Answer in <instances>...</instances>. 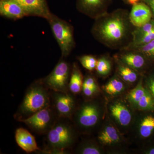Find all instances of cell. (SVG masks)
<instances>
[{"label": "cell", "instance_id": "obj_1", "mask_svg": "<svg viewBox=\"0 0 154 154\" xmlns=\"http://www.w3.org/2000/svg\"><path fill=\"white\" fill-rule=\"evenodd\" d=\"M106 115V103L95 98L86 100L77 107L72 119L78 131L88 134L101 126Z\"/></svg>", "mask_w": 154, "mask_h": 154}, {"label": "cell", "instance_id": "obj_2", "mask_svg": "<svg viewBox=\"0 0 154 154\" xmlns=\"http://www.w3.org/2000/svg\"><path fill=\"white\" fill-rule=\"evenodd\" d=\"M48 90L40 80L31 84L15 115V119L19 121L51 107V98Z\"/></svg>", "mask_w": 154, "mask_h": 154}, {"label": "cell", "instance_id": "obj_3", "mask_svg": "<svg viewBox=\"0 0 154 154\" xmlns=\"http://www.w3.org/2000/svg\"><path fill=\"white\" fill-rule=\"evenodd\" d=\"M106 107L107 117L122 133L125 135L130 132L136 110L128 102L125 96L108 99Z\"/></svg>", "mask_w": 154, "mask_h": 154}, {"label": "cell", "instance_id": "obj_4", "mask_svg": "<svg viewBox=\"0 0 154 154\" xmlns=\"http://www.w3.org/2000/svg\"><path fill=\"white\" fill-rule=\"evenodd\" d=\"M77 139L75 128L63 120H57L47 133L48 149L54 154H66V150L72 147Z\"/></svg>", "mask_w": 154, "mask_h": 154}, {"label": "cell", "instance_id": "obj_5", "mask_svg": "<svg viewBox=\"0 0 154 154\" xmlns=\"http://www.w3.org/2000/svg\"><path fill=\"white\" fill-rule=\"evenodd\" d=\"M96 140L105 149L106 154L129 152L127 141L124 134L106 115L98 131Z\"/></svg>", "mask_w": 154, "mask_h": 154}, {"label": "cell", "instance_id": "obj_6", "mask_svg": "<svg viewBox=\"0 0 154 154\" xmlns=\"http://www.w3.org/2000/svg\"><path fill=\"white\" fill-rule=\"evenodd\" d=\"M127 31L125 19L119 15H114L97 23L93 32L96 37L103 41L115 43L124 38Z\"/></svg>", "mask_w": 154, "mask_h": 154}, {"label": "cell", "instance_id": "obj_7", "mask_svg": "<svg viewBox=\"0 0 154 154\" xmlns=\"http://www.w3.org/2000/svg\"><path fill=\"white\" fill-rule=\"evenodd\" d=\"M46 20L60 48L61 57H67L75 45L72 26L51 13Z\"/></svg>", "mask_w": 154, "mask_h": 154}, {"label": "cell", "instance_id": "obj_8", "mask_svg": "<svg viewBox=\"0 0 154 154\" xmlns=\"http://www.w3.org/2000/svg\"><path fill=\"white\" fill-rule=\"evenodd\" d=\"M71 70L68 63L61 57L52 72L40 79L48 90L56 92H69V85Z\"/></svg>", "mask_w": 154, "mask_h": 154}, {"label": "cell", "instance_id": "obj_9", "mask_svg": "<svg viewBox=\"0 0 154 154\" xmlns=\"http://www.w3.org/2000/svg\"><path fill=\"white\" fill-rule=\"evenodd\" d=\"M51 107L42 109L30 117L19 121L26 124L34 132L38 134H46L56 122L57 116Z\"/></svg>", "mask_w": 154, "mask_h": 154}, {"label": "cell", "instance_id": "obj_10", "mask_svg": "<svg viewBox=\"0 0 154 154\" xmlns=\"http://www.w3.org/2000/svg\"><path fill=\"white\" fill-rule=\"evenodd\" d=\"M50 95L54 110L57 116L72 119L77 108L74 94L70 91L65 93L52 91Z\"/></svg>", "mask_w": 154, "mask_h": 154}, {"label": "cell", "instance_id": "obj_11", "mask_svg": "<svg viewBox=\"0 0 154 154\" xmlns=\"http://www.w3.org/2000/svg\"><path fill=\"white\" fill-rule=\"evenodd\" d=\"M136 111L130 132L138 140L147 139L154 133V115L148 111Z\"/></svg>", "mask_w": 154, "mask_h": 154}, {"label": "cell", "instance_id": "obj_12", "mask_svg": "<svg viewBox=\"0 0 154 154\" xmlns=\"http://www.w3.org/2000/svg\"><path fill=\"white\" fill-rule=\"evenodd\" d=\"M152 17V12L149 7L144 3L138 2L133 6L129 19L133 25L139 28L149 22Z\"/></svg>", "mask_w": 154, "mask_h": 154}, {"label": "cell", "instance_id": "obj_13", "mask_svg": "<svg viewBox=\"0 0 154 154\" xmlns=\"http://www.w3.org/2000/svg\"><path fill=\"white\" fill-rule=\"evenodd\" d=\"M129 85L115 75L102 87V91L108 99L123 96L128 91Z\"/></svg>", "mask_w": 154, "mask_h": 154}, {"label": "cell", "instance_id": "obj_14", "mask_svg": "<svg viewBox=\"0 0 154 154\" xmlns=\"http://www.w3.org/2000/svg\"><path fill=\"white\" fill-rule=\"evenodd\" d=\"M0 14L2 17L14 20L27 17L23 7L14 0H1Z\"/></svg>", "mask_w": 154, "mask_h": 154}, {"label": "cell", "instance_id": "obj_15", "mask_svg": "<svg viewBox=\"0 0 154 154\" xmlns=\"http://www.w3.org/2000/svg\"><path fill=\"white\" fill-rule=\"evenodd\" d=\"M22 6L27 16L39 17L47 19L51 14L45 0H25Z\"/></svg>", "mask_w": 154, "mask_h": 154}, {"label": "cell", "instance_id": "obj_16", "mask_svg": "<svg viewBox=\"0 0 154 154\" xmlns=\"http://www.w3.org/2000/svg\"><path fill=\"white\" fill-rule=\"evenodd\" d=\"M15 138L18 146L27 153L41 150L37 146L35 137L25 128H20L17 129Z\"/></svg>", "mask_w": 154, "mask_h": 154}, {"label": "cell", "instance_id": "obj_17", "mask_svg": "<svg viewBox=\"0 0 154 154\" xmlns=\"http://www.w3.org/2000/svg\"><path fill=\"white\" fill-rule=\"evenodd\" d=\"M107 0H78L79 11L93 18L98 17L105 8Z\"/></svg>", "mask_w": 154, "mask_h": 154}, {"label": "cell", "instance_id": "obj_18", "mask_svg": "<svg viewBox=\"0 0 154 154\" xmlns=\"http://www.w3.org/2000/svg\"><path fill=\"white\" fill-rule=\"evenodd\" d=\"M82 93L86 100L95 99L101 92V90L95 78L88 75L84 79Z\"/></svg>", "mask_w": 154, "mask_h": 154}, {"label": "cell", "instance_id": "obj_19", "mask_svg": "<svg viewBox=\"0 0 154 154\" xmlns=\"http://www.w3.org/2000/svg\"><path fill=\"white\" fill-rule=\"evenodd\" d=\"M84 79L79 66L75 63L72 66L69 82V91L73 94H78L81 93L82 89Z\"/></svg>", "mask_w": 154, "mask_h": 154}, {"label": "cell", "instance_id": "obj_20", "mask_svg": "<svg viewBox=\"0 0 154 154\" xmlns=\"http://www.w3.org/2000/svg\"><path fill=\"white\" fill-rule=\"evenodd\" d=\"M76 153L79 154H106L105 149L97 140L92 139L83 140L77 147Z\"/></svg>", "mask_w": 154, "mask_h": 154}, {"label": "cell", "instance_id": "obj_21", "mask_svg": "<svg viewBox=\"0 0 154 154\" xmlns=\"http://www.w3.org/2000/svg\"><path fill=\"white\" fill-rule=\"evenodd\" d=\"M119 61L137 72L143 67L146 63L142 55L134 53H127L122 54Z\"/></svg>", "mask_w": 154, "mask_h": 154}, {"label": "cell", "instance_id": "obj_22", "mask_svg": "<svg viewBox=\"0 0 154 154\" xmlns=\"http://www.w3.org/2000/svg\"><path fill=\"white\" fill-rule=\"evenodd\" d=\"M143 82V78H140L135 87L128 91L125 96L128 102L135 110L138 103L146 92V88L144 86Z\"/></svg>", "mask_w": 154, "mask_h": 154}, {"label": "cell", "instance_id": "obj_23", "mask_svg": "<svg viewBox=\"0 0 154 154\" xmlns=\"http://www.w3.org/2000/svg\"><path fill=\"white\" fill-rule=\"evenodd\" d=\"M117 67V75L129 85L138 82V72L119 61Z\"/></svg>", "mask_w": 154, "mask_h": 154}, {"label": "cell", "instance_id": "obj_24", "mask_svg": "<svg viewBox=\"0 0 154 154\" xmlns=\"http://www.w3.org/2000/svg\"><path fill=\"white\" fill-rule=\"evenodd\" d=\"M136 110L154 111V98L146 88L145 94L138 103Z\"/></svg>", "mask_w": 154, "mask_h": 154}, {"label": "cell", "instance_id": "obj_25", "mask_svg": "<svg viewBox=\"0 0 154 154\" xmlns=\"http://www.w3.org/2000/svg\"><path fill=\"white\" fill-rule=\"evenodd\" d=\"M112 64L108 59L102 57L97 60L96 69L97 74L101 77L108 75L111 72Z\"/></svg>", "mask_w": 154, "mask_h": 154}, {"label": "cell", "instance_id": "obj_26", "mask_svg": "<svg viewBox=\"0 0 154 154\" xmlns=\"http://www.w3.org/2000/svg\"><path fill=\"white\" fill-rule=\"evenodd\" d=\"M79 60L86 69L92 71L96 69L97 60L94 56L83 55L79 58Z\"/></svg>", "mask_w": 154, "mask_h": 154}, {"label": "cell", "instance_id": "obj_27", "mask_svg": "<svg viewBox=\"0 0 154 154\" xmlns=\"http://www.w3.org/2000/svg\"><path fill=\"white\" fill-rule=\"evenodd\" d=\"M154 30V21L151 20L148 23L142 27L138 28L133 33V41L136 40L141 36L148 34Z\"/></svg>", "mask_w": 154, "mask_h": 154}, {"label": "cell", "instance_id": "obj_28", "mask_svg": "<svg viewBox=\"0 0 154 154\" xmlns=\"http://www.w3.org/2000/svg\"><path fill=\"white\" fill-rule=\"evenodd\" d=\"M154 39V30L144 36H141L136 40L133 41L134 45L136 47H139L149 43Z\"/></svg>", "mask_w": 154, "mask_h": 154}, {"label": "cell", "instance_id": "obj_29", "mask_svg": "<svg viewBox=\"0 0 154 154\" xmlns=\"http://www.w3.org/2000/svg\"><path fill=\"white\" fill-rule=\"evenodd\" d=\"M138 48L143 54L148 56H154V39Z\"/></svg>", "mask_w": 154, "mask_h": 154}, {"label": "cell", "instance_id": "obj_30", "mask_svg": "<svg viewBox=\"0 0 154 154\" xmlns=\"http://www.w3.org/2000/svg\"><path fill=\"white\" fill-rule=\"evenodd\" d=\"M143 85L152 94L154 99V76L150 77L146 80Z\"/></svg>", "mask_w": 154, "mask_h": 154}, {"label": "cell", "instance_id": "obj_31", "mask_svg": "<svg viewBox=\"0 0 154 154\" xmlns=\"http://www.w3.org/2000/svg\"><path fill=\"white\" fill-rule=\"evenodd\" d=\"M141 152L143 154H154V146L141 149Z\"/></svg>", "mask_w": 154, "mask_h": 154}, {"label": "cell", "instance_id": "obj_32", "mask_svg": "<svg viewBox=\"0 0 154 154\" xmlns=\"http://www.w3.org/2000/svg\"><path fill=\"white\" fill-rule=\"evenodd\" d=\"M144 1L148 5L154 16V0H144Z\"/></svg>", "mask_w": 154, "mask_h": 154}, {"label": "cell", "instance_id": "obj_33", "mask_svg": "<svg viewBox=\"0 0 154 154\" xmlns=\"http://www.w3.org/2000/svg\"><path fill=\"white\" fill-rule=\"evenodd\" d=\"M125 2L128 3V4H130V5H134L138 2L140 0H123Z\"/></svg>", "mask_w": 154, "mask_h": 154}, {"label": "cell", "instance_id": "obj_34", "mask_svg": "<svg viewBox=\"0 0 154 154\" xmlns=\"http://www.w3.org/2000/svg\"><path fill=\"white\" fill-rule=\"evenodd\" d=\"M14 1H15L16 2H17L19 3V4H20V5L22 6L25 0H14Z\"/></svg>", "mask_w": 154, "mask_h": 154}]
</instances>
